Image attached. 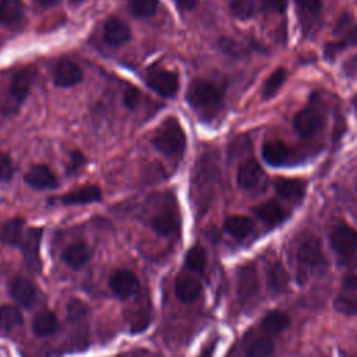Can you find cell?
I'll list each match as a JSON object with an SVG mask.
<instances>
[{
	"mask_svg": "<svg viewBox=\"0 0 357 357\" xmlns=\"http://www.w3.org/2000/svg\"><path fill=\"white\" fill-rule=\"evenodd\" d=\"M185 134L176 117L166 119L152 137V145L167 156H181L185 149Z\"/></svg>",
	"mask_w": 357,
	"mask_h": 357,
	"instance_id": "cell-1",
	"label": "cell"
},
{
	"mask_svg": "<svg viewBox=\"0 0 357 357\" xmlns=\"http://www.w3.org/2000/svg\"><path fill=\"white\" fill-rule=\"evenodd\" d=\"M223 96L222 89L211 81L195 79L187 91V100L195 109H211L220 103Z\"/></svg>",
	"mask_w": 357,
	"mask_h": 357,
	"instance_id": "cell-2",
	"label": "cell"
},
{
	"mask_svg": "<svg viewBox=\"0 0 357 357\" xmlns=\"http://www.w3.org/2000/svg\"><path fill=\"white\" fill-rule=\"evenodd\" d=\"M322 250H321V243L315 237H308L305 238L298 250H297V273L300 282H304L307 278V271L311 268H315L322 262Z\"/></svg>",
	"mask_w": 357,
	"mask_h": 357,
	"instance_id": "cell-3",
	"label": "cell"
},
{
	"mask_svg": "<svg viewBox=\"0 0 357 357\" xmlns=\"http://www.w3.org/2000/svg\"><path fill=\"white\" fill-rule=\"evenodd\" d=\"M33 79H35L33 68H24L14 74L8 88V100H7L8 112H15L20 107V105L25 100Z\"/></svg>",
	"mask_w": 357,
	"mask_h": 357,
	"instance_id": "cell-4",
	"label": "cell"
},
{
	"mask_svg": "<svg viewBox=\"0 0 357 357\" xmlns=\"http://www.w3.org/2000/svg\"><path fill=\"white\" fill-rule=\"evenodd\" d=\"M146 85L160 96L172 98L178 91V75L166 68H152L145 77Z\"/></svg>",
	"mask_w": 357,
	"mask_h": 357,
	"instance_id": "cell-5",
	"label": "cell"
},
{
	"mask_svg": "<svg viewBox=\"0 0 357 357\" xmlns=\"http://www.w3.org/2000/svg\"><path fill=\"white\" fill-rule=\"evenodd\" d=\"M42 233H43V230L40 227H31L22 236V240L20 243V247L22 250L25 261L33 272H39L40 265H42L40 258H39Z\"/></svg>",
	"mask_w": 357,
	"mask_h": 357,
	"instance_id": "cell-6",
	"label": "cell"
},
{
	"mask_svg": "<svg viewBox=\"0 0 357 357\" xmlns=\"http://www.w3.org/2000/svg\"><path fill=\"white\" fill-rule=\"evenodd\" d=\"M331 244L340 255H353L357 251V231L346 225H337L331 233Z\"/></svg>",
	"mask_w": 357,
	"mask_h": 357,
	"instance_id": "cell-7",
	"label": "cell"
},
{
	"mask_svg": "<svg viewBox=\"0 0 357 357\" xmlns=\"http://www.w3.org/2000/svg\"><path fill=\"white\" fill-rule=\"evenodd\" d=\"M109 286L119 298H130L139 290L138 278L128 269L116 271L110 276Z\"/></svg>",
	"mask_w": 357,
	"mask_h": 357,
	"instance_id": "cell-8",
	"label": "cell"
},
{
	"mask_svg": "<svg viewBox=\"0 0 357 357\" xmlns=\"http://www.w3.org/2000/svg\"><path fill=\"white\" fill-rule=\"evenodd\" d=\"M11 297L22 307H32L38 300V289L32 280L25 276H14L8 283Z\"/></svg>",
	"mask_w": 357,
	"mask_h": 357,
	"instance_id": "cell-9",
	"label": "cell"
},
{
	"mask_svg": "<svg viewBox=\"0 0 357 357\" xmlns=\"http://www.w3.org/2000/svg\"><path fill=\"white\" fill-rule=\"evenodd\" d=\"M81 79H82V70L77 63L68 59H63L56 64L54 73H53V82L57 86H61V88L73 86V85H77Z\"/></svg>",
	"mask_w": 357,
	"mask_h": 357,
	"instance_id": "cell-10",
	"label": "cell"
},
{
	"mask_svg": "<svg viewBox=\"0 0 357 357\" xmlns=\"http://www.w3.org/2000/svg\"><path fill=\"white\" fill-rule=\"evenodd\" d=\"M131 38V29L127 22L120 18L112 17L105 22L103 39L110 46H121Z\"/></svg>",
	"mask_w": 357,
	"mask_h": 357,
	"instance_id": "cell-11",
	"label": "cell"
},
{
	"mask_svg": "<svg viewBox=\"0 0 357 357\" xmlns=\"http://www.w3.org/2000/svg\"><path fill=\"white\" fill-rule=\"evenodd\" d=\"M24 180L26 184L36 190H46V188H56L57 187V177L54 173L46 166V165H33L31 166L25 176Z\"/></svg>",
	"mask_w": 357,
	"mask_h": 357,
	"instance_id": "cell-12",
	"label": "cell"
},
{
	"mask_svg": "<svg viewBox=\"0 0 357 357\" xmlns=\"http://www.w3.org/2000/svg\"><path fill=\"white\" fill-rule=\"evenodd\" d=\"M293 126L300 135L311 137L319 131L322 126V117L312 107H305L296 114L293 120Z\"/></svg>",
	"mask_w": 357,
	"mask_h": 357,
	"instance_id": "cell-13",
	"label": "cell"
},
{
	"mask_svg": "<svg viewBox=\"0 0 357 357\" xmlns=\"http://www.w3.org/2000/svg\"><path fill=\"white\" fill-rule=\"evenodd\" d=\"M259 279L254 265H244L237 272V293L243 298H250L258 293Z\"/></svg>",
	"mask_w": 357,
	"mask_h": 357,
	"instance_id": "cell-14",
	"label": "cell"
},
{
	"mask_svg": "<svg viewBox=\"0 0 357 357\" xmlns=\"http://www.w3.org/2000/svg\"><path fill=\"white\" fill-rule=\"evenodd\" d=\"M262 174L264 172L255 159H245L237 169V184L245 190L252 188L259 183Z\"/></svg>",
	"mask_w": 357,
	"mask_h": 357,
	"instance_id": "cell-15",
	"label": "cell"
},
{
	"mask_svg": "<svg viewBox=\"0 0 357 357\" xmlns=\"http://www.w3.org/2000/svg\"><path fill=\"white\" fill-rule=\"evenodd\" d=\"M174 291L180 301L192 303L201 294V283L190 275H178L174 282Z\"/></svg>",
	"mask_w": 357,
	"mask_h": 357,
	"instance_id": "cell-16",
	"label": "cell"
},
{
	"mask_svg": "<svg viewBox=\"0 0 357 357\" xmlns=\"http://www.w3.org/2000/svg\"><path fill=\"white\" fill-rule=\"evenodd\" d=\"M100 198H102L100 188L98 185L91 184V185H85L64 194L60 202L64 205H85V204L98 202L100 201Z\"/></svg>",
	"mask_w": 357,
	"mask_h": 357,
	"instance_id": "cell-17",
	"label": "cell"
},
{
	"mask_svg": "<svg viewBox=\"0 0 357 357\" xmlns=\"http://www.w3.org/2000/svg\"><path fill=\"white\" fill-rule=\"evenodd\" d=\"M91 248L88 247V244L82 243V241H77L73 243L70 245H67L63 252H61V258L63 261L73 269H78L81 268L84 264L88 262V259L91 258Z\"/></svg>",
	"mask_w": 357,
	"mask_h": 357,
	"instance_id": "cell-18",
	"label": "cell"
},
{
	"mask_svg": "<svg viewBox=\"0 0 357 357\" xmlns=\"http://www.w3.org/2000/svg\"><path fill=\"white\" fill-rule=\"evenodd\" d=\"M24 20L21 0H0V22L6 26H18Z\"/></svg>",
	"mask_w": 357,
	"mask_h": 357,
	"instance_id": "cell-19",
	"label": "cell"
},
{
	"mask_svg": "<svg viewBox=\"0 0 357 357\" xmlns=\"http://www.w3.org/2000/svg\"><path fill=\"white\" fill-rule=\"evenodd\" d=\"M333 307L340 314L357 315V283H347L346 290L335 298Z\"/></svg>",
	"mask_w": 357,
	"mask_h": 357,
	"instance_id": "cell-20",
	"label": "cell"
},
{
	"mask_svg": "<svg viewBox=\"0 0 357 357\" xmlns=\"http://www.w3.org/2000/svg\"><path fill=\"white\" fill-rule=\"evenodd\" d=\"M290 325V318L283 311H271L261 321V329L266 335H278L287 329Z\"/></svg>",
	"mask_w": 357,
	"mask_h": 357,
	"instance_id": "cell-21",
	"label": "cell"
},
{
	"mask_svg": "<svg viewBox=\"0 0 357 357\" xmlns=\"http://www.w3.org/2000/svg\"><path fill=\"white\" fill-rule=\"evenodd\" d=\"M152 229L160 236H170L178 229V218L172 211H165L155 215L151 220Z\"/></svg>",
	"mask_w": 357,
	"mask_h": 357,
	"instance_id": "cell-22",
	"label": "cell"
},
{
	"mask_svg": "<svg viewBox=\"0 0 357 357\" xmlns=\"http://www.w3.org/2000/svg\"><path fill=\"white\" fill-rule=\"evenodd\" d=\"M59 319L52 311H42L32 321V331L36 336H47L57 331Z\"/></svg>",
	"mask_w": 357,
	"mask_h": 357,
	"instance_id": "cell-23",
	"label": "cell"
},
{
	"mask_svg": "<svg viewBox=\"0 0 357 357\" xmlns=\"http://www.w3.org/2000/svg\"><path fill=\"white\" fill-rule=\"evenodd\" d=\"M255 215L268 225H275L286 218V212L276 201H266L254 209Z\"/></svg>",
	"mask_w": 357,
	"mask_h": 357,
	"instance_id": "cell-24",
	"label": "cell"
},
{
	"mask_svg": "<svg viewBox=\"0 0 357 357\" xmlns=\"http://www.w3.org/2000/svg\"><path fill=\"white\" fill-rule=\"evenodd\" d=\"M25 220L21 218H14L6 222L0 230V241L7 245H20L22 240V229Z\"/></svg>",
	"mask_w": 357,
	"mask_h": 357,
	"instance_id": "cell-25",
	"label": "cell"
},
{
	"mask_svg": "<svg viewBox=\"0 0 357 357\" xmlns=\"http://www.w3.org/2000/svg\"><path fill=\"white\" fill-rule=\"evenodd\" d=\"M276 194L284 199H298L304 195L305 184L297 178H280L275 184Z\"/></svg>",
	"mask_w": 357,
	"mask_h": 357,
	"instance_id": "cell-26",
	"label": "cell"
},
{
	"mask_svg": "<svg viewBox=\"0 0 357 357\" xmlns=\"http://www.w3.org/2000/svg\"><path fill=\"white\" fill-rule=\"evenodd\" d=\"M252 227V220L243 215H233L225 220V230L236 238L247 237L251 233Z\"/></svg>",
	"mask_w": 357,
	"mask_h": 357,
	"instance_id": "cell-27",
	"label": "cell"
},
{
	"mask_svg": "<svg viewBox=\"0 0 357 357\" xmlns=\"http://www.w3.org/2000/svg\"><path fill=\"white\" fill-rule=\"evenodd\" d=\"M287 155H289L287 146L279 139L268 141L262 145V158L269 165L278 166V165L283 163L286 160Z\"/></svg>",
	"mask_w": 357,
	"mask_h": 357,
	"instance_id": "cell-28",
	"label": "cell"
},
{
	"mask_svg": "<svg viewBox=\"0 0 357 357\" xmlns=\"http://www.w3.org/2000/svg\"><path fill=\"white\" fill-rule=\"evenodd\" d=\"M268 286L275 293H282L287 289L289 283V275L282 264H273L269 266L268 272Z\"/></svg>",
	"mask_w": 357,
	"mask_h": 357,
	"instance_id": "cell-29",
	"label": "cell"
},
{
	"mask_svg": "<svg viewBox=\"0 0 357 357\" xmlns=\"http://www.w3.org/2000/svg\"><path fill=\"white\" fill-rule=\"evenodd\" d=\"M354 45H357V26H353L351 29H349L339 40L328 43L325 46V54L328 59H333L346 47L354 46Z\"/></svg>",
	"mask_w": 357,
	"mask_h": 357,
	"instance_id": "cell-30",
	"label": "cell"
},
{
	"mask_svg": "<svg viewBox=\"0 0 357 357\" xmlns=\"http://www.w3.org/2000/svg\"><path fill=\"white\" fill-rule=\"evenodd\" d=\"M22 324V312L18 307L4 304L0 307V329L11 331Z\"/></svg>",
	"mask_w": 357,
	"mask_h": 357,
	"instance_id": "cell-31",
	"label": "cell"
},
{
	"mask_svg": "<svg viewBox=\"0 0 357 357\" xmlns=\"http://www.w3.org/2000/svg\"><path fill=\"white\" fill-rule=\"evenodd\" d=\"M287 77V71L284 68H276L265 81L264 88H262V95L264 98H272L278 89L283 85L284 79Z\"/></svg>",
	"mask_w": 357,
	"mask_h": 357,
	"instance_id": "cell-32",
	"label": "cell"
},
{
	"mask_svg": "<svg viewBox=\"0 0 357 357\" xmlns=\"http://www.w3.org/2000/svg\"><path fill=\"white\" fill-rule=\"evenodd\" d=\"M206 265V254L204 251V248H201L199 245L192 247L191 250H188L187 255H185V266L195 273H201L204 271Z\"/></svg>",
	"mask_w": 357,
	"mask_h": 357,
	"instance_id": "cell-33",
	"label": "cell"
},
{
	"mask_svg": "<svg viewBox=\"0 0 357 357\" xmlns=\"http://www.w3.org/2000/svg\"><path fill=\"white\" fill-rule=\"evenodd\" d=\"M245 353L247 357H271L273 353V342L269 337H258L248 344Z\"/></svg>",
	"mask_w": 357,
	"mask_h": 357,
	"instance_id": "cell-34",
	"label": "cell"
},
{
	"mask_svg": "<svg viewBox=\"0 0 357 357\" xmlns=\"http://www.w3.org/2000/svg\"><path fill=\"white\" fill-rule=\"evenodd\" d=\"M158 8V0H130V11L139 17H151Z\"/></svg>",
	"mask_w": 357,
	"mask_h": 357,
	"instance_id": "cell-35",
	"label": "cell"
},
{
	"mask_svg": "<svg viewBox=\"0 0 357 357\" xmlns=\"http://www.w3.org/2000/svg\"><path fill=\"white\" fill-rule=\"evenodd\" d=\"M230 13L236 18H250L255 13V0H231L230 1Z\"/></svg>",
	"mask_w": 357,
	"mask_h": 357,
	"instance_id": "cell-36",
	"label": "cell"
},
{
	"mask_svg": "<svg viewBox=\"0 0 357 357\" xmlns=\"http://www.w3.org/2000/svg\"><path fill=\"white\" fill-rule=\"evenodd\" d=\"M219 46L225 53H227L229 56H233V57H240L244 53V49L236 40H233L230 38H222L219 40Z\"/></svg>",
	"mask_w": 357,
	"mask_h": 357,
	"instance_id": "cell-37",
	"label": "cell"
},
{
	"mask_svg": "<svg viewBox=\"0 0 357 357\" xmlns=\"http://www.w3.org/2000/svg\"><path fill=\"white\" fill-rule=\"evenodd\" d=\"M86 311H88V308L81 300H77V298L70 300V303H68V317L71 319H79V318L85 317Z\"/></svg>",
	"mask_w": 357,
	"mask_h": 357,
	"instance_id": "cell-38",
	"label": "cell"
},
{
	"mask_svg": "<svg viewBox=\"0 0 357 357\" xmlns=\"http://www.w3.org/2000/svg\"><path fill=\"white\" fill-rule=\"evenodd\" d=\"M14 173L11 159L6 153H0V181H7Z\"/></svg>",
	"mask_w": 357,
	"mask_h": 357,
	"instance_id": "cell-39",
	"label": "cell"
},
{
	"mask_svg": "<svg viewBox=\"0 0 357 357\" xmlns=\"http://www.w3.org/2000/svg\"><path fill=\"white\" fill-rule=\"evenodd\" d=\"M139 100V91L135 88V86H128L126 91H124V95H123V102H124V106L130 110H132L137 103Z\"/></svg>",
	"mask_w": 357,
	"mask_h": 357,
	"instance_id": "cell-40",
	"label": "cell"
},
{
	"mask_svg": "<svg viewBox=\"0 0 357 357\" xmlns=\"http://www.w3.org/2000/svg\"><path fill=\"white\" fill-rule=\"evenodd\" d=\"M262 10L282 13L287 7V0H259Z\"/></svg>",
	"mask_w": 357,
	"mask_h": 357,
	"instance_id": "cell-41",
	"label": "cell"
},
{
	"mask_svg": "<svg viewBox=\"0 0 357 357\" xmlns=\"http://www.w3.org/2000/svg\"><path fill=\"white\" fill-rule=\"evenodd\" d=\"M84 165H85V156L81 152H78V151L71 152L70 163H68V172H77Z\"/></svg>",
	"mask_w": 357,
	"mask_h": 357,
	"instance_id": "cell-42",
	"label": "cell"
},
{
	"mask_svg": "<svg viewBox=\"0 0 357 357\" xmlns=\"http://www.w3.org/2000/svg\"><path fill=\"white\" fill-rule=\"evenodd\" d=\"M296 3L308 13H318L322 8V0H296Z\"/></svg>",
	"mask_w": 357,
	"mask_h": 357,
	"instance_id": "cell-43",
	"label": "cell"
},
{
	"mask_svg": "<svg viewBox=\"0 0 357 357\" xmlns=\"http://www.w3.org/2000/svg\"><path fill=\"white\" fill-rule=\"evenodd\" d=\"M343 70H344V74L349 77L357 75V53L346 60V63L343 64Z\"/></svg>",
	"mask_w": 357,
	"mask_h": 357,
	"instance_id": "cell-44",
	"label": "cell"
},
{
	"mask_svg": "<svg viewBox=\"0 0 357 357\" xmlns=\"http://www.w3.org/2000/svg\"><path fill=\"white\" fill-rule=\"evenodd\" d=\"M174 1L183 10H192L198 3V0H174Z\"/></svg>",
	"mask_w": 357,
	"mask_h": 357,
	"instance_id": "cell-45",
	"label": "cell"
},
{
	"mask_svg": "<svg viewBox=\"0 0 357 357\" xmlns=\"http://www.w3.org/2000/svg\"><path fill=\"white\" fill-rule=\"evenodd\" d=\"M213 349H215V346L213 344H211L208 349H205L204 351H202V354L199 356V357H212V353H213Z\"/></svg>",
	"mask_w": 357,
	"mask_h": 357,
	"instance_id": "cell-46",
	"label": "cell"
},
{
	"mask_svg": "<svg viewBox=\"0 0 357 357\" xmlns=\"http://www.w3.org/2000/svg\"><path fill=\"white\" fill-rule=\"evenodd\" d=\"M35 1L42 6H49V4H53L56 0H35Z\"/></svg>",
	"mask_w": 357,
	"mask_h": 357,
	"instance_id": "cell-47",
	"label": "cell"
},
{
	"mask_svg": "<svg viewBox=\"0 0 357 357\" xmlns=\"http://www.w3.org/2000/svg\"><path fill=\"white\" fill-rule=\"evenodd\" d=\"M81 1H84V0H71V3H74V4H78V3H81Z\"/></svg>",
	"mask_w": 357,
	"mask_h": 357,
	"instance_id": "cell-48",
	"label": "cell"
}]
</instances>
